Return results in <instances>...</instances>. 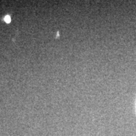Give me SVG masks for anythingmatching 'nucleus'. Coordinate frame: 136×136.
I'll return each instance as SVG.
<instances>
[{
  "label": "nucleus",
  "mask_w": 136,
  "mask_h": 136,
  "mask_svg": "<svg viewBox=\"0 0 136 136\" xmlns=\"http://www.w3.org/2000/svg\"><path fill=\"white\" fill-rule=\"evenodd\" d=\"M4 20L5 21V22H6V23H10V22H11V18H10V16H8V15L6 16H5V17H4Z\"/></svg>",
  "instance_id": "obj_1"
}]
</instances>
